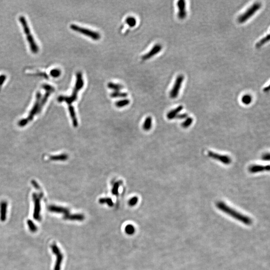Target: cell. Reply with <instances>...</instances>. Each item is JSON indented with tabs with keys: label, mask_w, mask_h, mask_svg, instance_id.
Segmentation results:
<instances>
[{
	"label": "cell",
	"mask_w": 270,
	"mask_h": 270,
	"mask_svg": "<svg viewBox=\"0 0 270 270\" xmlns=\"http://www.w3.org/2000/svg\"><path fill=\"white\" fill-rule=\"evenodd\" d=\"M216 206L218 209L221 210V211L227 214L228 215L232 217L237 220L238 221L244 223L245 225H251L252 223V221L250 218L240 213L239 212L227 206L225 203L219 202L216 204Z\"/></svg>",
	"instance_id": "1"
},
{
	"label": "cell",
	"mask_w": 270,
	"mask_h": 270,
	"mask_svg": "<svg viewBox=\"0 0 270 270\" xmlns=\"http://www.w3.org/2000/svg\"><path fill=\"white\" fill-rule=\"evenodd\" d=\"M84 85L83 75L81 72H78L76 75V82L75 86L71 96H60L58 98V101L61 102H66L67 104L71 105L73 102H75L78 98V93L81 90Z\"/></svg>",
	"instance_id": "2"
},
{
	"label": "cell",
	"mask_w": 270,
	"mask_h": 270,
	"mask_svg": "<svg viewBox=\"0 0 270 270\" xmlns=\"http://www.w3.org/2000/svg\"><path fill=\"white\" fill-rule=\"evenodd\" d=\"M19 21L23 27V30H24L25 34L26 35L27 39L29 44L31 50L32 52V53L34 54L38 53L39 51V47L37 45L35 41L34 40L32 35L31 33L30 29L29 28L28 24L27 23L26 19L25 17L21 16L19 18Z\"/></svg>",
	"instance_id": "3"
},
{
	"label": "cell",
	"mask_w": 270,
	"mask_h": 270,
	"mask_svg": "<svg viewBox=\"0 0 270 270\" xmlns=\"http://www.w3.org/2000/svg\"><path fill=\"white\" fill-rule=\"evenodd\" d=\"M261 7L262 5L260 3L257 2L253 4L244 13L239 16L238 18V22L239 23H244L247 21L261 9Z\"/></svg>",
	"instance_id": "4"
},
{
	"label": "cell",
	"mask_w": 270,
	"mask_h": 270,
	"mask_svg": "<svg viewBox=\"0 0 270 270\" xmlns=\"http://www.w3.org/2000/svg\"><path fill=\"white\" fill-rule=\"evenodd\" d=\"M70 28L72 29V30L79 33L80 34H83L84 35L87 36L95 41H97L100 39V34L94 31L88 29H86L83 27H81L74 25V24L71 25Z\"/></svg>",
	"instance_id": "5"
},
{
	"label": "cell",
	"mask_w": 270,
	"mask_h": 270,
	"mask_svg": "<svg viewBox=\"0 0 270 270\" xmlns=\"http://www.w3.org/2000/svg\"><path fill=\"white\" fill-rule=\"evenodd\" d=\"M184 80V76L183 75H179L176 78L174 86L170 92V97L171 98L175 99L179 94L180 89Z\"/></svg>",
	"instance_id": "6"
},
{
	"label": "cell",
	"mask_w": 270,
	"mask_h": 270,
	"mask_svg": "<svg viewBox=\"0 0 270 270\" xmlns=\"http://www.w3.org/2000/svg\"><path fill=\"white\" fill-rule=\"evenodd\" d=\"M52 250L53 253L56 255V261L55 263L54 270H61V267L63 260V255L61 253L59 248L55 244L52 246Z\"/></svg>",
	"instance_id": "7"
},
{
	"label": "cell",
	"mask_w": 270,
	"mask_h": 270,
	"mask_svg": "<svg viewBox=\"0 0 270 270\" xmlns=\"http://www.w3.org/2000/svg\"><path fill=\"white\" fill-rule=\"evenodd\" d=\"M208 154L209 157L216 160L218 161L225 165H229L232 162L231 158L229 157L228 156L220 155L212 151L208 152Z\"/></svg>",
	"instance_id": "8"
},
{
	"label": "cell",
	"mask_w": 270,
	"mask_h": 270,
	"mask_svg": "<svg viewBox=\"0 0 270 270\" xmlns=\"http://www.w3.org/2000/svg\"><path fill=\"white\" fill-rule=\"evenodd\" d=\"M33 199L34 202V211L33 218L36 220H40V212H41V204L40 198L36 193L33 194Z\"/></svg>",
	"instance_id": "9"
},
{
	"label": "cell",
	"mask_w": 270,
	"mask_h": 270,
	"mask_svg": "<svg viewBox=\"0 0 270 270\" xmlns=\"http://www.w3.org/2000/svg\"><path fill=\"white\" fill-rule=\"evenodd\" d=\"M42 95L41 94L40 92H38L36 94V100L35 103L34 104V106L33 107L32 110L31 111L29 114L28 117L27 118V119L28 120L29 122L32 121L34 116L36 115V114L38 113V111H39V108L40 106V103L41 101V99Z\"/></svg>",
	"instance_id": "10"
},
{
	"label": "cell",
	"mask_w": 270,
	"mask_h": 270,
	"mask_svg": "<svg viewBox=\"0 0 270 270\" xmlns=\"http://www.w3.org/2000/svg\"><path fill=\"white\" fill-rule=\"evenodd\" d=\"M177 5L179 10L177 14L178 18L181 20L185 19L187 15L185 1L184 0H179L177 3Z\"/></svg>",
	"instance_id": "11"
},
{
	"label": "cell",
	"mask_w": 270,
	"mask_h": 270,
	"mask_svg": "<svg viewBox=\"0 0 270 270\" xmlns=\"http://www.w3.org/2000/svg\"><path fill=\"white\" fill-rule=\"evenodd\" d=\"M162 49V46L160 44H157L152 48V49L148 53L143 56L142 59L143 60H147L150 59L155 55H157V54L160 53Z\"/></svg>",
	"instance_id": "12"
},
{
	"label": "cell",
	"mask_w": 270,
	"mask_h": 270,
	"mask_svg": "<svg viewBox=\"0 0 270 270\" xmlns=\"http://www.w3.org/2000/svg\"><path fill=\"white\" fill-rule=\"evenodd\" d=\"M270 166H262V165H252L250 167L249 171L251 173H257L263 171H269Z\"/></svg>",
	"instance_id": "13"
},
{
	"label": "cell",
	"mask_w": 270,
	"mask_h": 270,
	"mask_svg": "<svg viewBox=\"0 0 270 270\" xmlns=\"http://www.w3.org/2000/svg\"><path fill=\"white\" fill-rule=\"evenodd\" d=\"M8 204L6 201H3L0 204V220L2 222H5L7 219Z\"/></svg>",
	"instance_id": "14"
},
{
	"label": "cell",
	"mask_w": 270,
	"mask_h": 270,
	"mask_svg": "<svg viewBox=\"0 0 270 270\" xmlns=\"http://www.w3.org/2000/svg\"><path fill=\"white\" fill-rule=\"evenodd\" d=\"M48 209L50 211L54 213H57L63 214L65 215H68L69 214V210L67 208H64L59 206H54L52 205L49 207Z\"/></svg>",
	"instance_id": "15"
},
{
	"label": "cell",
	"mask_w": 270,
	"mask_h": 270,
	"mask_svg": "<svg viewBox=\"0 0 270 270\" xmlns=\"http://www.w3.org/2000/svg\"><path fill=\"white\" fill-rule=\"evenodd\" d=\"M64 219L71 221H82L85 219V216L82 214H72L70 215L69 214L68 215H66L64 217Z\"/></svg>",
	"instance_id": "16"
},
{
	"label": "cell",
	"mask_w": 270,
	"mask_h": 270,
	"mask_svg": "<svg viewBox=\"0 0 270 270\" xmlns=\"http://www.w3.org/2000/svg\"><path fill=\"white\" fill-rule=\"evenodd\" d=\"M69 111L72 120V123H73V126L74 127H77L78 126V122L77 118L76 117V112L75 111L74 107L72 106L71 105L69 106Z\"/></svg>",
	"instance_id": "17"
},
{
	"label": "cell",
	"mask_w": 270,
	"mask_h": 270,
	"mask_svg": "<svg viewBox=\"0 0 270 270\" xmlns=\"http://www.w3.org/2000/svg\"><path fill=\"white\" fill-rule=\"evenodd\" d=\"M183 109V106H179L178 107L175 108L174 110H172L169 112L168 114H167V118L169 120H172V119L176 118V117L179 114L180 112Z\"/></svg>",
	"instance_id": "18"
},
{
	"label": "cell",
	"mask_w": 270,
	"mask_h": 270,
	"mask_svg": "<svg viewBox=\"0 0 270 270\" xmlns=\"http://www.w3.org/2000/svg\"><path fill=\"white\" fill-rule=\"evenodd\" d=\"M51 160L52 161H65L68 159V155L66 154H62L59 155H55L52 156L50 158Z\"/></svg>",
	"instance_id": "19"
},
{
	"label": "cell",
	"mask_w": 270,
	"mask_h": 270,
	"mask_svg": "<svg viewBox=\"0 0 270 270\" xmlns=\"http://www.w3.org/2000/svg\"><path fill=\"white\" fill-rule=\"evenodd\" d=\"M152 126V119L151 117H148L145 119L144 123L143 129L145 131H149L151 129Z\"/></svg>",
	"instance_id": "20"
},
{
	"label": "cell",
	"mask_w": 270,
	"mask_h": 270,
	"mask_svg": "<svg viewBox=\"0 0 270 270\" xmlns=\"http://www.w3.org/2000/svg\"><path fill=\"white\" fill-rule=\"evenodd\" d=\"M107 86H108V88L116 91H119L122 89H123L124 88L123 86L121 84L114 83L113 82L109 83L107 85Z\"/></svg>",
	"instance_id": "21"
},
{
	"label": "cell",
	"mask_w": 270,
	"mask_h": 270,
	"mask_svg": "<svg viewBox=\"0 0 270 270\" xmlns=\"http://www.w3.org/2000/svg\"><path fill=\"white\" fill-rule=\"evenodd\" d=\"M51 93H51V92H46L45 94V95H44L43 97L42 100L40 101V106H39V108L38 113H39L41 111L42 108H43V106L45 105V104L47 102L48 99Z\"/></svg>",
	"instance_id": "22"
},
{
	"label": "cell",
	"mask_w": 270,
	"mask_h": 270,
	"mask_svg": "<svg viewBox=\"0 0 270 270\" xmlns=\"http://www.w3.org/2000/svg\"><path fill=\"white\" fill-rule=\"evenodd\" d=\"M269 41H270V35L268 34L266 36H265L264 38L262 39L260 41L257 42L256 44V47L257 48V49H259L261 47H262L263 46L267 43V42H268Z\"/></svg>",
	"instance_id": "23"
},
{
	"label": "cell",
	"mask_w": 270,
	"mask_h": 270,
	"mask_svg": "<svg viewBox=\"0 0 270 270\" xmlns=\"http://www.w3.org/2000/svg\"><path fill=\"white\" fill-rule=\"evenodd\" d=\"M99 202L101 204H106L109 207H113L114 206V203L112 199L110 198H103L99 199Z\"/></svg>",
	"instance_id": "24"
},
{
	"label": "cell",
	"mask_w": 270,
	"mask_h": 270,
	"mask_svg": "<svg viewBox=\"0 0 270 270\" xmlns=\"http://www.w3.org/2000/svg\"><path fill=\"white\" fill-rule=\"evenodd\" d=\"M110 96L112 98H126L128 96V94L125 92H121L120 91H115L111 93Z\"/></svg>",
	"instance_id": "25"
},
{
	"label": "cell",
	"mask_w": 270,
	"mask_h": 270,
	"mask_svg": "<svg viewBox=\"0 0 270 270\" xmlns=\"http://www.w3.org/2000/svg\"><path fill=\"white\" fill-rule=\"evenodd\" d=\"M130 101L129 99H124L122 100L116 102L115 105L117 108H122L125 106H128L130 104Z\"/></svg>",
	"instance_id": "26"
},
{
	"label": "cell",
	"mask_w": 270,
	"mask_h": 270,
	"mask_svg": "<svg viewBox=\"0 0 270 270\" xmlns=\"http://www.w3.org/2000/svg\"><path fill=\"white\" fill-rule=\"evenodd\" d=\"M122 184V182L119 181L116 182L114 184L112 190V193L113 195L118 196L119 194V187Z\"/></svg>",
	"instance_id": "27"
},
{
	"label": "cell",
	"mask_w": 270,
	"mask_h": 270,
	"mask_svg": "<svg viewBox=\"0 0 270 270\" xmlns=\"http://www.w3.org/2000/svg\"><path fill=\"white\" fill-rule=\"evenodd\" d=\"M252 97L249 94H246L244 95L242 98V102L243 104L246 105H248L251 103L252 102Z\"/></svg>",
	"instance_id": "28"
},
{
	"label": "cell",
	"mask_w": 270,
	"mask_h": 270,
	"mask_svg": "<svg viewBox=\"0 0 270 270\" xmlns=\"http://www.w3.org/2000/svg\"><path fill=\"white\" fill-rule=\"evenodd\" d=\"M125 232L127 234L132 235L135 232V228L132 225L129 224L125 227Z\"/></svg>",
	"instance_id": "29"
},
{
	"label": "cell",
	"mask_w": 270,
	"mask_h": 270,
	"mask_svg": "<svg viewBox=\"0 0 270 270\" xmlns=\"http://www.w3.org/2000/svg\"><path fill=\"white\" fill-rule=\"evenodd\" d=\"M126 23L130 27H134L136 25L137 21L134 17H129L126 19Z\"/></svg>",
	"instance_id": "30"
},
{
	"label": "cell",
	"mask_w": 270,
	"mask_h": 270,
	"mask_svg": "<svg viewBox=\"0 0 270 270\" xmlns=\"http://www.w3.org/2000/svg\"><path fill=\"white\" fill-rule=\"evenodd\" d=\"M50 75L51 77L55 78H58L61 76V71L60 69H54L53 70H51L50 71Z\"/></svg>",
	"instance_id": "31"
},
{
	"label": "cell",
	"mask_w": 270,
	"mask_h": 270,
	"mask_svg": "<svg viewBox=\"0 0 270 270\" xmlns=\"http://www.w3.org/2000/svg\"><path fill=\"white\" fill-rule=\"evenodd\" d=\"M27 224L28 225L29 228L31 232H36V231H37V227L35 225V224L33 223V222L32 220H28L27 221Z\"/></svg>",
	"instance_id": "32"
},
{
	"label": "cell",
	"mask_w": 270,
	"mask_h": 270,
	"mask_svg": "<svg viewBox=\"0 0 270 270\" xmlns=\"http://www.w3.org/2000/svg\"><path fill=\"white\" fill-rule=\"evenodd\" d=\"M193 119L191 117L187 118L185 121L182 124V126L184 128H187L188 127L191 126L193 123Z\"/></svg>",
	"instance_id": "33"
},
{
	"label": "cell",
	"mask_w": 270,
	"mask_h": 270,
	"mask_svg": "<svg viewBox=\"0 0 270 270\" xmlns=\"http://www.w3.org/2000/svg\"><path fill=\"white\" fill-rule=\"evenodd\" d=\"M139 201V198L137 197H134L129 201L128 205L131 207H134L137 205Z\"/></svg>",
	"instance_id": "34"
},
{
	"label": "cell",
	"mask_w": 270,
	"mask_h": 270,
	"mask_svg": "<svg viewBox=\"0 0 270 270\" xmlns=\"http://www.w3.org/2000/svg\"><path fill=\"white\" fill-rule=\"evenodd\" d=\"M42 87H43V89H44L46 92H50L52 93L53 92L55 91L54 88L51 86V85L44 84L42 86Z\"/></svg>",
	"instance_id": "35"
},
{
	"label": "cell",
	"mask_w": 270,
	"mask_h": 270,
	"mask_svg": "<svg viewBox=\"0 0 270 270\" xmlns=\"http://www.w3.org/2000/svg\"><path fill=\"white\" fill-rule=\"evenodd\" d=\"M28 120L27 119H27H23L19 121L18 125L20 127H24V126H26L28 123Z\"/></svg>",
	"instance_id": "36"
},
{
	"label": "cell",
	"mask_w": 270,
	"mask_h": 270,
	"mask_svg": "<svg viewBox=\"0 0 270 270\" xmlns=\"http://www.w3.org/2000/svg\"><path fill=\"white\" fill-rule=\"evenodd\" d=\"M188 114H187L184 113L182 114H178L177 116L176 117V119H184L188 118Z\"/></svg>",
	"instance_id": "37"
},
{
	"label": "cell",
	"mask_w": 270,
	"mask_h": 270,
	"mask_svg": "<svg viewBox=\"0 0 270 270\" xmlns=\"http://www.w3.org/2000/svg\"><path fill=\"white\" fill-rule=\"evenodd\" d=\"M6 78L7 77H6V75H2L0 76V86H2L3 85L4 82L5 81Z\"/></svg>",
	"instance_id": "38"
},
{
	"label": "cell",
	"mask_w": 270,
	"mask_h": 270,
	"mask_svg": "<svg viewBox=\"0 0 270 270\" xmlns=\"http://www.w3.org/2000/svg\"><path fill=\"white\" fill-rule=\"evenodd\" d=\"M262 159L264 161H269L270 160V154L269 153H267V154H265L262 157Z\"/></svg>",
	"instance_id": "39"
},
{
	"label": "cell",
	"mask_w": 270,
	"mask_h": 270,
	"mask_svg": "<svg viewBox=\"0 0 270 270\" xmlns=\"http://www.w3.org/2000/svg\"><path fill=\"white\" fill-rule=\"evenodd\" d=\"M32 183L33 185L34 186V187H35L36 189H38L40 188L39 185H38V184L34 180L32 181Z\"/></svg>",
	"instance_id": "40"
},
{
	"label": "cell",
	"mask_w": 270,
	"mask_h": 270,
	"mask_svg": "<svg viewBox=\"0 0 270 270\" xmlns=\"http://www.w3.org/2000/svg\"><path fill=\"white\" fill-rule=\"evenodd\" d=\"M270 90V88H269V86H268V87H265L264 89L263 90V91H264L265 92H268Z\"/></svg>",
	"instance_id": "41"
}]
</instances>
